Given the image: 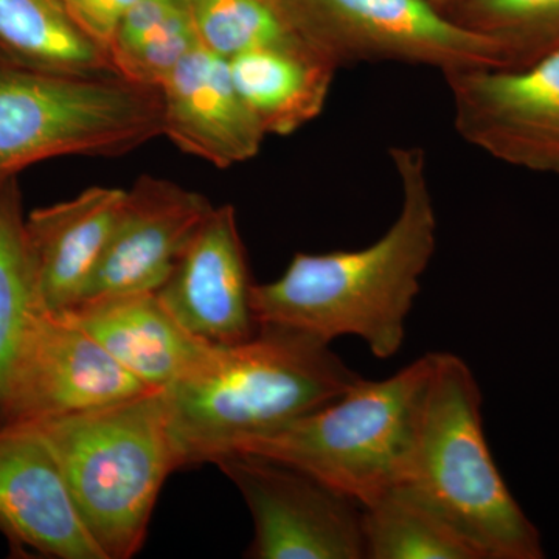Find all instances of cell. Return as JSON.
<instances>
[{"label": "cell", "instance_id": "cell-23", "mask_svg": "<svg viewBox=\"0 0 559 559\" xmlns=\"http://www.w3.org/2000/svg\"><path fill=\"white\" fill-rule=\"evenodd\" d=\"M200 44L193 17L186 24L162 33L134 49L112 55L110 62L123 79L143 86L160 87L180 61Z\"/></svg>", "mask_w": 559, "mask_h": 559}, {"label": "cell", "instance_id": "cell-8", "mask_svg": "<svg viewBox=\"0 0 559 559\" xmlns=\"http://www.w3.org/2000/svg\"><path fill=\"white\" fill-rule=\"evenodd\" d=\"M216 466L252 514L249 559H366L362 506L278 460L231 452Z\"/></svg>", "mask_w": 559, "mask_h": 559}, {"label": "cell", "instance_id": "cell-19", "mask_svg": "<svg viewBox=\"0 0 559 559\" xmlns=\"http://www.w3.org/2000/svg\"><path fill=\"white\" fill-rule=\"evenodd\" d=\"M367 559H480L436 511L395 487L362 507Z\"/></svg>", "mask_w": 559, "mask_h": 559}, {"label": "cell", "instance_id": "cell-14", "mask_svg": "<svg viewBox=\"0 0 559 559\" xmlns=\"http://www.w3.org/2000/svg\"><path fill=\"white\" fill-rule=\"evenodd\" d=\"M162 135L182 153L229 168L253 159L267 138L231 80L229 61L202 44L160 84Z\"/></svg>", "mask_w": 559, "mask_h": 559}, {"label": "cell", "instance_id": "cell-10", "mask_svg": "<svg viewBox=\"0 0 559 559\" xmlns=\"http://www.w3.org/2000/svg\"><path fill=\"white\" fill-rule=\"evenodd\" d=\"M443 76L460 138L511 167L559 176V50L527 68Z\"/></svg>", "mask_w": 559, "mask_h": 559}, {"label": "cell", "instance_id": "cell-6", "mask_svg": "<svg viewBox=\"0 0 559 559\" xmlns=\"http://www.w3.org/2000/svg\"><path fill=\"white\" fill-rule=\"evenodd\" d=\"M162 117L159 87L0 62V183L53 157L130 153L162 135Z\"/></svg>", "mask_w": 559, "mask_h": 559}, {"label": "cell", "instance_id": "cell-16", "mask_svg": "<svg viewBox=\"0 0 559 559\" xmlns=\"http://www.w3.org/2000/svg\"><path fill=\"white\" fill-rule=\"evenodd\" d=\"M127 190L91 187L73 200L33 210L25 218L40 310L68 311L83 300L123 204Z\"/></svg>", "mask_w": 559, "mask_h": 559}, {"label": "cell", "instance_id": "cell-18", "mask_svg": "<svg viewBox=\"0 0 559 559\" xmlns=\"http://www.w3.org/2000/svg\"><path fill=\"white\" fill-rule=\"evenodd\" d=\"M0 62L60 75H119L61 0H0Z\"/></svg>", "mask_w": 559, "mask_h": 559}, {"label": "cell", "instance_id": "cell-4", "mask_svg": "<svg viewBox=\"0 0 559 559\" xmlns=\"http://www.w3.org/2000/svg\"><path fill=\"white\" fill-rule=\"evenodd\" d=\"M106 559L142 549L160 489L182 468L162 390L33 423Z\"/></svg>", "mask_w": 559, "mask_h": 559}, {"label": "cell", "instance_id": "cell-26", "mask_svg": "<svg viewBox=\"0 0 559 559\" xmlns=\"http://www.w3.org/2000/svg\"><path fill=\"white\" fill-rule=\"evenodd\" d=\"M189 2H190V0H189Z\"/></svg>", "mask_w": 559, "mask_h": 559}, {"label": "cell", "instance_id": "cell-12", "mask_svg": "<svg viewBox=\"0 0 559 559\" xmlns=\"http://www.w3.org/2000/svg\"><path fill=\"white\" fill-rule=\"evenodd\" d=\"M0 533L21 557L106 559L33 425L0 426Z\"/></svg>", "mask_w": 559, "mask_h": 559}, {"label": "cell", "instance_id": "cell-9", "mask_svg": "<svg viewBox=\"0 0 559 559\" xmlns=\"http://www.w3.org/2000/svg\"><path fill=\"white\" fill-rule=\"evenodd\" d=\"M148 390L68 316L36 308L10 370L0 426L98 409Z\"/></svg>", "mask_w": 559, "mask_h": 559}, {"label": "cell", "instance_id": "cell-7", "mask_svg": "<svg viewBox=\"0 0 559 559\" xmlns=\"http://www.w3.org/2000/svg\"><path fill=\"white\" fill-rule=\"evenodd\" d=\"M290 24L336 69L392 61L441 73L498 68L491 40L468 31L429 0H278Z\"/></svg>", "mask_w": 559, "mask_h": 559}, {"label": "cell", "instance_id": "cell-5", "mask_svg": "<svg viewBox=\"0 0 559 559\" xmlns=\"http://www.w3.org/2000/svg\"><path fill=\"white\" fill-rule=\"evenodd\" d=\"M433 360L428 353L381 381L360 377L336 400L237 452L278 460L367 506L403 479Z\"/></svg>", "mask_w": 559, "mask_h": 559}, {"label": "cell", "instance_id": "cell-3", "mask_svg": "<svg viewBox=\"0 0 559 559\" xmlns=\"http://www.w3.org/2000/svg\"><path fill=\"white\" fill-rule=\"evenodd\" d=\"M401 487L448 522L480 559L544 558L538 528L489 451L481 392L468 364L436 353Z\"/></svg>", "mask_w": 559, "mask_h": 559}, {"label": "cell", "instance_id": "cell-11", "mask_svg": "<svg viewBox=\"0 0 559 559\" xmlns=\"http://www.w3.org/2000/svg\"><path fill=\"white\" fill-rule=\"evenodd\" d=\"M253 285L237 210L226 204L212 209L156 294L193 336L227 347L259 333Z\"/></svg>", "mask_w": 559, "mask_h": 559}, {"label": "cell", "instance_id": "cell-15", "mask_svg": "<svg viewBox=\"0 0 559 559\" xmlns=\"http://www.w3.org/2000/svg\"><path fill=\"white\" fill-rule=\"evenodd\" d=\"M62 314L153 390L171 388L197 373L218 349L183 329L156 293L84 300Z\"/></svg>", "mask_w": 559, "mask_h": 559}, {"label": "cell", "instance_id": "cell-13", "mask_svg": "<svg viewBox=\"0 0 559 559\" xmlns=\"http://www.w3.org/2000/svg\"><path fill=\"white\" fill-rule=\"evenodd\" d=\"M213 207L207 198L173 180H135L81 301L156 293Z\"/></svg>", "mask_w": 559, "mask_h": 559}, {"label": "cell", "instance_id": "cell-25", "mask_svg": "<svg viewBox=\"0 0 559 559\" xmlns=\"http://www.w3.org/2000/svg\"><path fill=\"white\" fill-rule=\"evenodd\" d=\"M433 5L439 7L440 10H443L444 13L457 7L459 3H462L463 0H429Z\"/></svg>", "mask_w": 559, "mask_h": 559}, {"label": "cell", "instance_id": "cell-17", "mask_svg": "<svg viewBox=\"0 0 559 559\" xmlns=\"http://www.w3.org/2000/svg\"><path fill=\"white\" fill-rule=\"evenodd\" d=\"M235 87L266 135H289L325 109L340 69L305 40L263 47L230 58Z\"/></svg>", "mask_w": 559, "mask_h": 559}, {"label": "cell", "instance_id": "cell-2", "mask_svg": "<svg viewBox=\"0 0 559 559\" xmlns=\"http://www.w3.org/2000/svg\"><path fill=\"white\" fill-rule=\"evenodd\" d=\"M359 378L329 342L261 325L252 340L218 347L201 370L162 390L182 468L216 463L271 436Z\"/></svg>", "mask_w": 559, "mask_h": 559}, {"label": "cell", "instance_id": "cell-24", "mask_svg": "<svg viewBox=\"0 0 559 559\" xmlns=\"http://www.w3.org/2000/svg\"><path fill=\"white\" fill-rule=\"evenodd\" d=\"M61 2L64 3L76 27L108 51L121 20L138 0H61Z\"/></svg>", "mask_w": 559, "mask_h": 559}, {"label": "cell", "instance_id": "cell-20", "mask_svg": "<svg viewBox=\"0 0 559 559\" xmlns=\"http://www.w3.org/2000/svg\"><path fill=\"white\" fill-rule=\"evenodd\" d=\"M448 16L498 49L500 69H522L559 50V0H463Z\"/></svg>", "mask_w": 559, "mask_h": 559}, {"label": "cell", "instance_id": "cell-22", "mask_svg": "<svg viewBox=\"0 0 559 559\" xmlns=\"http://www.w3.org/2000/svg\"><path fill=\"white\" fill-rule=\"evenodd\" d=\"M190 10L202 46L227 61L304 40L278 0H190Z\"/></svg>", "mask_w": 559, "mask_h": 559}, {"label": "cell", "instance_id": "cell-21", "mask_svg": "<svg viewBox=\"0 0 559 559\" xmlns=\"http://www.w3.org/2000/svg\"><path fill=\"white\" fill-rule=\"evenodd\" d=\"M17 178L0 183V407L32 312L38 307Z\"/></svg>", "mask_w": 559, "mask_h": 559}, {"label": "cell", "instance_id": "cell-1", "mask_svg": "<svg viewBox=\"0 0 559 559\" xmlns=\"http://www.w3.org/2000/svg\"><path fill=\"white\" fill-rule=\"evenodd\" d=\"M389 156L401 187L395 223L367 248L299 252L277 280L255 283L252 310L260 325L301 331L329 344L356 336L378 359L400 352L407 316L436 255L439 219L425 150L393 146Z\"/></svg>", "mask_w": 559, "mask_h": 559}]
</instances>
